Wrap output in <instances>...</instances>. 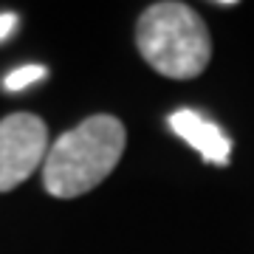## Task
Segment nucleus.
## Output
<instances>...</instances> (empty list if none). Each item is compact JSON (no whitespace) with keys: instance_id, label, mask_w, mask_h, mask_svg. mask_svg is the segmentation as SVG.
Here are the masks:
<instances>
[{"instance_id":"nucleus-5","label":"nucleus","mask_w":254,"mask_h":254,"mask_svg":"<svg viewBox=\"0 0 254 254\" xmlns=\"http://www.w3.org/2000/svg\"><path fill=\"white\" fill-rule=\"evenodd\" d=\"M46 68L43 65H23V68H17V71H11L9 76H6V91H23V88H28V85H34V82L46 79Z\"/></svg>"},{"instance_id":"nucleus-3","label":"nucleus","mask_w":254,"mask_h":254,"mask_svg":"<svg viewBox=\"0 0 254 254\" xmlns=\"http://www.w3.org/2000/svg\"><path fill=\"white\" fill-rule=\"evenodd\" d=\"M48 155V127L34 113H11L0 119V192L31 178Z\"/></svg>"},{"instance_id":"nucleus-4","label":"nucleus","mask_w":254,"mask_h":254,"mask_svg":"<svg viewBox=\"0 0 254 254\" xmlns=\"http://www.w3.org/2000/svg\"><path fill=\"white\" fill-rule=\"evenodd\" d=\"M170 127H173L175 136H181L190 147H195L200 153V158L209 164H218L226 167L232 158V141L229 136L220 130L215 122H209L206 116H200L198 110H175L170 116Z\"/></svg>"},{"instance_id":"nucleus-6","label":"nucleus","mask_w":254,"mask_h":254,"mask_svg":"<svg viewBox=\"0 0 254 254\" xmlns=\"http://www.w3.org/2000/svg\"><path fill=\"white\" fill-rule=\"evenodd\" d=\"M14 28H17V14L14 11H3L0 14V40H6Z\"/></svg>"},{"instance_id":"nucleus-1","label":"nucleus","mask_w":254,"mask_h":254,"mask_svg":"<svg viewBox=\"0 0 254 254\" xmlns=\"http://www.w3.org/2000/svg\"><path fill=\"white\" fill-rule=\"evenodd\" d=\"M127 133L116 116L99 113L79 122L48 147L43 184L54 198H79L99 187L125 153Z\"/></svg>"},{"instance_id":"nucleus-2","label":"nucleus","mask_w":254,"mask_h":254,"mask_svg":"<svg viewBox=\"0 0 254 254\" xmlns=\"http://www.w3.org/2000/svg\"><path fill=\"white\" fill-rule=\"evenodd\" d=\"M136 46L144 63L167 79H195L212 60V37L203 17L175 0L153 3L141 11Z\"/></svg>"}]
</instances>
